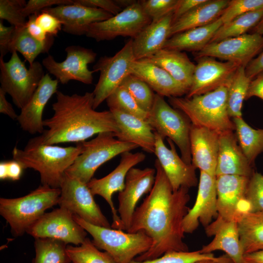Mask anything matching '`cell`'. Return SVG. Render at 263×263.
<instances>
[{
	"mask_svg": "<svg viewBox=\"0 0 263 263\" xmlns=\"http://www.w3.org/2000/svg\"><path fill=\"white\" fill-rule=\"evenodd\" d=\"M6 93L0 88V113L8 115L13 120L17 119L18 115L12 105L6 98Z\"/></svg>",
	"mask_w": 263,
	"mask_h": 263,
	"instance_id": "56",
	"label": "cell"
},
{
	"mask_svg": "<svg viewBox=\"0 0 263 263\" xmlns=\"http://www.w3.org/2000/svg\"><path fill=\"white\" fill-rule=\"evenodd\" d=\"M227 88L222 87L190 98L169 97V102L182 112L192 125L221 134L235 129L227 111Z\"/></svg>",
	"mask_w": 263,
	"mask_h": 263,
	"instance_id": "4",
	"label": "cell"
},
{
	"mask_svg": "<svg viewBox=\"0 0 263 263\" xmlns=\"http://www.w3.org/2000/svg\"><path fill=\"white\" fill-rule=\"evenodd\" d=\"M144 59L164 69L188 91L192 84L195 64L185 53L162 49L152 56Z\"/></svg>",
	"mask_w": 263,
	"mask_h": 263,
	"instance_id": "30",
	"label": "cell"
},
{
	"mask_svg": "<svg viewBox=\"0 0 263 263\" xmlns=\"http://www.w3.org/2000/svg\"><path fill=\"white\" fill-rule=\"evenodd\" d=\"M255 171L239 146L233 131L220 134L216 176L235 175L250 178Z\"/></svg>",
	"mask_w": 263,
	"mask_h": 263,
	"instance_id": "26",
	"label": "cell"
},
{
	"mask_svg": "<svg viewBox=\"0 0 263 263\" xmlns=\"http://www.w3.org/2000/svg\"><path fill=\"white\" fill-rule=\"evenodd\" d=\"M173 13L152 20L134 38H132V50L135 60L148 58L163 48L169 38Z\"/></svg>",
	"mask_w": 263,
	"mask_h": 263,
	"instance_id": "28",
	"label": "cell"
},
{
	"mask_svg": "<svg viewBox=\"0 0 263 263\" xmlns=\"http://www.w3.org/2000/svg\"><path fill=\"white\" fill-rule=\"evenodd\" d=\"M253 96L258 97L263 100V72L260 73L251 80L245 100Z\"/></svg>",
	"mask_w": 263,
	"mask_h": 263,
	"instance_id": "53",
	"label": "cell"
},
{
	"mask_svg": "<svg viewBox=\"0 0 263 263\" xmlns=\"http://www.w3.org/2000/svg\"><path fill=\"white\" fill-rule=\"evenodd\" d=\"M244 263H263V250L245 254Z\"/></svg>",
	"mask_w": 263,
	"mask_h": 263,
	"instance_id": "57",
	"label": "cell"
},
{
	"mask_svg": "<svg viewBox=\"0 0 263 263\" xmlns=\"http://www.w3.org/2000/svg\"><path fill=\"white\" fill-rule=\"evenodd\" d=\"M238 143L251 165L254 166L257 156L263 152V129H255L241 117L232 118Z\"/></svg>",
	"mask_w": 263,
	"mask_h": 263,
	"instance_id": "34",
	"label": "cell"
},
{
	"mask_svg": "<svg viewBox=\"0 0 263 263\" xmlns=\"http://www.w3.org/2000/svg\"><path fill=\"white\" fill-rule=\"evenodd\" d=\"M207 0H178L173 13V22L195 8L206 2Z\"/></svg>",
	"mask_w": 263,
	"mask_h": 263,
	"instance_id": "51",
	"label": "cell"
},
{
	"mask_svg": "<svg viewBox=\"0 0 263 263\" xmlns=\"http://www.w3.org/2000/svg\"><path fill=\"white\" fill-rule=\"evenodd\" d=\"M244 67L237 69L232 81L227 88V111L231 118L242 117L243 102L245 100L251 79L247 77Z\"/></svg>",
	"mask_w": 263,
	"mask_h": 263,
	"instance_id": "37",
	"label": "cell"
},
{
	"mask_svg": "<svg viewBox=\"0 0 263 263\" xmlns=\"http://www.w3.org/2000/svg\"><path fill=\"white\" fill-rule=\"evenodd\" d=\"M245 197L250 205V212L263 211V174L255 171L250 177Z\"/></svg>",
	"mask_w": 263,
	"mask_h": 263,
	"instance_id": "45",
	"label": "cell"
},
{
	"mask_svg": "<svg viewBox=\"0 0 263 263\" xmlns=\"http://www.w3.org/2000/svg\"><path fill=\"white\" fill-rule=\"evenodd\" d=\"M79 143L75 147H62L44 144L38 136L29 140L23 149L15 147L12 151L13 160L24 169L38 172L42 185L60 188L66 171L80 153Z\"/></svg>",
	"mask_w": 263,
	"mask_h": 263,
	"instance_id": "3",
	"label": "cell"
},
{
	"mask_svg": "<svg viewBox=\"0 0 263 263\" xmlns=\"http://www.w3.org/2000/svg\"><path fill=\"white\" fill-rule=\"evenodd\" d=\"M219 135L205 128L191 125L190 146L191 164L200 171L216 176Z\"/></svg>",
	"mask_w": 263,
	"mask_h": 263,
	"instance_id": "25",
	"label": "cell"
},
{
	"mask_svg": "<svg viewBox=\"0 0 263 263\" xmlns=\"http://www.w3.org/2000/svg\"><path fill=\"white\" fill-rule=\"evenodd\" d=\"M73 216L92 236L94 245L110 254L116 263H130L147 251L152 244L151 239L144 231L125 232L122 230L95 225L76 215Z\"/></svg>",
	"mask_w": 263,
	"mask_h": 263,
	"instance_id": "6",
	"label": "cell"
},
{
	"mask_svg": "<svg viewBox=\"0 0 263 263\" xmlns=\"http://www.w3.org/2000/svg\"><path fill=\"white\" fill-rule=\"evenodd\" d=\"M74 0H29L22 10L27 18L34 14H38L43 10L52 6L73 4Z\"/></svg>",
	"mask_w": 263,
	"mask_h": 263,
	"instance_id": "47",
	"label": "cell"
},
{
	"mask_svg": "<svg viewBox=\"0 0 263 263\" xmlns=\"http://www.w3.org/2000/svg\"><path fill=\"white\" fill-rule=\"evenodd\" d=\"M155 176L156 169L151 168L141 169L133 167L128 171L124 188L118 196L117 210L123 230L127 231L129 229L137 203L143 195L150 191Z\"/></svg>",
	"mask_w": 263,
	"mask_h": 263,
	"instance_id": "19",
	"label": "cell"
},
{
	"mask_svg": "<svg viewBox=\"0 0 263 263\" xmlns=\"http://www.w3.org/2000/svg\"><path fill=\"white\" fill-rule=\"evenodd\" d=\"M228 0H207L172 22L169 38L185 31L209 24L222 15Z\"/></svg>",
	"mask_w": 263,
	"mask_h": 263,
	"instance_id": "31",
	"label": "cell"
},
{
	"mask_svg": "<svg viewBox=\"0 0 263 263\" xmlns=\"http://www.w3.org/2000/svg\"><path fill=\"white\" fill-rule=\"evenodd\" d=\"M66 59L60 62L48 55L42 61L43 66L49 73L54 75L62 84L76 80L85 84H91L94 72L88 69L94 62L97 54L92 49L79 45H70L65 48Z\"/></svg>",
	"mask_w": 263,
	"mask_h": 263,
	"instance_id": "14",
	"label": "cell"
},
{
	"mask_svg": "<svg viewBox=\"0 0 263 263\" xmlns=\"http://www.w3.org/2000/svg\"><path fill=\"white\" fill-rule=\"evenodd\" d=\"M58 205L73 215L95 225L111 228L87 185L65 173Z\"/></svg>",
	"mask_w": 263,
	"mask_h": 263,
	"instance_id": "11",
	"label": "cell"
},
{
	"mask_svg": "<svg viewBox=\"0 0 263 263\" xmlns=\"http://www.w3.org/2000/svg\"><path fill=\"white\" fill-rule=\"evenodd\" d=\"M41 12L49 13L58 19L62 24L64 32L77 36L86 35L90 25L113 16L100 9L74 3L47 8Z\"/></svg>",
	"mask_w": 263,
	"mask_h": 263,
	"instance_id": "22",
	"label": "cell"
},
{
	"mask_svg": "<svg viewBox=\"0 0 263 263\" xmlns=\"http://www.w3.org/2000/svg\"><path fill=\"white\" fill-rule=\"evenodd\" d=\"M145 13L154 20L174 12L178 0H138Z\"/></svg>",
	"mask_w": 263,
	"mask_h": 263,
	"instance_id": "46",
	"label": "cell"
},
{
	"mask_svg": "<svg viewBox=\"0 0 263 263\" xmlns=\"http://www.w3.org/2000/svg\"><path fill=\"white\" fill-rule=\"evenodd\" d=\"M26 3L25 0H0V20H6L15 28L25 26L27 20L22 10Z\"/></svg>",
	"mask_w": 263,
	"mask_h": 263,
	"instance_id": "43",
	"label": "cell"
},
{
	"mask_svg": "<svg viewBox=\"0 0 263 263\" xmlns=\"http://www.w3.org/2000/svg\"><path fill=\"white\" fill-rule=\"evenodd\" d=\"M154 154L167 177L174 191L181 187L190 188L198 184L195 170L192 164H188L177 154L174 143L167 139L170 148L155 132Z\"/></svg>",
	"mask_w": 263,
	"mask_h": 263,
	"instance_id": "20",
	"label": "cell"
},
{
	"mask_svg": "<svg viewBox=\"0 0 263 263\" xmlns=\"http://www.w3.org/2000/svg\"><path fill=\"white\" fill-rule=\"evenodd\" d=\"M134 0H115L117 4L122 9H125L136 2Z\"/></svg>",
	"mask_w": 263,
	"mask_h": 263,
	"instance_id": "59",
	"label": "cell"
},
{
	"mask_svg": "<svg viewBox=\"0 0 263 263\" xmlns=\"http://www.w3.org/2000/svg\"><path fill=\"white\" fill-rule=\"evenodd\" d=\"M263 17V9L238 16L230 22L223 24L211 39L210 43L239 37L254 28Z\"/></svg>",
	"mask_w": 263,
	"mask_h": 263,
	"instance_id": "38",
	"label": "cell"
},
{
	"mask_svg": "<svg viewBox=\"0 0 263 263\" xmlns=\"http://www.w3.org/2000/svg\"><path fill=\"white\" fill-rule=\"evenodd\" d=\"M36 23L48 35L57 36L58 32L62 29V24L59 20L54 16L44 12L37 15Z\"/></svg>",
	"mask_w": 263,
	"mask_h": 263,
	"instance_id": "48",
	"label": "cell"
},
{
	"mask_svg": "<svg viewBox=\"0 0 263 263\" xmlns=\"http://www.w3.org/2000/svg\"><path fill=\"white\" fill-rule=\"evenodd\" d=\"M213 253H203L200 250L194 251H171L157 258L142 262L133 260L130 263H195L207 259H215Z\"/></svg>",
	"mask_w": 263,
	"mask_h": 263,
	"instance_id": "42",
	"label": "cell"
},
{
	"mask_svg": "<svg viewBox=\"0 0 263 263\" xmlns=\"http://www.w3.org/2000/svg\"><path fill=\"white\" fill-rule=\"evenodd\" d=\"M208 236L214 238L200 251L203 253H212L222 250L230 258L233 263H244V253L240 240L237 222L226 221L218 216L215 221L205 228Z\"/></svg>",
	"mask_w": 263,
	"mask_h": 263,
	"instance_id": "24",
	"label": "cell"
},
{
	"mask_svg": "<svg viewBox=\"0 0 263 263\" xmlns=\"http://www.w3.org/2000/svg\"><path fill=\"white\" fill-rule=\"evenodd\" d=\"M26 232L35 238H53L75 245L81 244L87 235V232L74 220L72 213L60 207L45 213Z\"/></svg>",
	"mask_w": 263,
	"mask_h": 263,
	"instance_id": "13",
	"label": "cell"
},
{
	"mask_svg": "<svg viewBox=\"0 0 263 263\" xmlns=\"http://www.w3.org/2000/svg\"><path fill=\"white\" fill-rule=\"evenodd\" d=\"M155 179L153 187L133 213L127 231H144L152 240L150 248L134 260H153L171 251H188L184 242L183 222L189 208V188L174 191L159 162L154 163Z\"/></svg>",
	"mask_w": 263,
	"mask_h": 263,
	"instance_id": "1",
	"label": "cell"
},
{
	"mask_svg": "<svg viewBox=\"0 0 263 263\" xmlns=\"http://www.w3.org/2000/svg\"><path fill=\"white\" fill-rule=\"evenodd\" d=\"M147 120L163 139H169L177 146L185 162L191 164L189 138L191 124L182 112L170 106L164 97L155 94Z\"/></svg>",
	"mask_w": 263,
	"mask_h": 263,
	"instance_id": "9",
	"label": "cell"
},
{
	"mask_svg": "<svg viewBox=\"0 0 263 263\" xmlns=\"http://www.w3.org/2000/svg\"><path fill=\"white\" fill-rule=\"evenodd\" d=\"M78 143L81 152L65 173L86 184L102 165L119 154L138 148L133 143L119 140L112 132H101L89 141Z\"/></svg>",
	"mask_w": 263,
	"mask_h": 263,
	"instance_id": "7",
	"label": "cell"
},
{
	"mask_svg": "<svg viewBox=\"0 0 263 263\" xmlns=\"http://www.w3.org/2000/svg\"><path fill=\"white\" fill-rule=\"evenodd\" d=\"M109 109H114L147 120L149 113L143 110L122 86L118 87L106 100Z\"/></svg>",
	"mask_w": 263,
	"mask_h": 263,
	"instance_id": "40",
	"label": "cell"
},
{
	"mask_svg": "<svg viewBox=\"0 0 263 263\" xmlns=\"http://www.w3.org/2000/svg\"><path fill=\"white\" fill-rule=\"evenodd\" d=\"M60 188L40 185L28 194L0 199V214L10 225L13 236H21L46 210L58 204Z\"/></svg>",
	"mask_w": 263,
	"mask_h": 263,
	"instance_id": "5",
	"label": "cell"
},
{
	"mask_svg": "<svg viewBox=\"0 0 263 263\" xmlns=\"http://www.w3.org/2000/svg\"><path fill=\"white\" fill-rule=\"evenodd\" d=\"M223 24L220 17L214 22L207 25L174 35L167 40L163 49L198 52L209 43Z\"/></svg>",
	"mask_w": 263,
	"mask_h": 263,
	"instance_id": "32",
	"label": "cell"
},
{
	"mask_svg": "<svg viewBox=\"0 0 263 263\" xmlns=\"http://www.w3.org/2000/svg\"><path fill=\"white\" fill-rule=\"evenodd\" d=\"M262 9L263 0H229L220 18L224 24L242 15Z\"/></svg>",
	"mask_w": 263,
	"mask_h": 263,
	"instance_id": "44",
	"label": "cell"
},
{
	"mask_svg": "<svg viewBox=\"0 0 263 263\" xmlns=\"http://www.w3.org/2000/svg\"><path fill=\"white\" fill-rule=\"evenodd\" d=\"M24 168L17 161H6V178L13 181L19 179Z\"/></svg>",
	"mask_w": 263,
	"mask_h": 263,
	"instance_id": "55",
	"label": "cell"
},
{
	"mask_svg": "<svg viewBox=\"0 0 263 263\" xmlns=\"http://www.w3.org/2000/svg\"><path fill=\"white\" fill-rule=\"evenodd\" d=\"M195 59L197 64L187 98L204 94L222 87L227 88L240 67L234 62L219 61L208 56Z\"/></svg>",
	"mask_w": 263,
	"mask_h": 263,
	"instance_id": "18",
	"label": "cell"
},
{
	"mask_svg": "<svg viewBox=\"0 0 263 263\" xmlns=\"http://www.w3.org/2000/svg\"><path fill=\"white\" fill-rule=\"evenodd\" d=\"M0 88L20 109L28 102L45 75L42 64L36 61L27 68L16 51L7 62L0 57Z\"/></svg>",
	"mask_w": 263,
	"mask_h": 263,
	"instance_id": "8",
	"label": "cell"
},
{
	"mask_svg": "<svg viewBox=\"0 0 263 263\" xmlns=\"http://www.w3.org/2000/svg\"><path fill=\"white\" fill-rule=\"evenodd\" d=\"M195 263H233L230 258L226 254L218 257L215 259L201 260Z\"/></svg>",
	"mask_w": 263,
	"mask_h": 263,
	"instance_id": "58",
	"label": "cell"
},
{
	"mask_svg": "<svg viewBox=\"0 0 263 263\" xmlns=\"http://www.w3.org/2000/svg\"><path fill=\"white\" fill-rule=\"evenodd\" d=\"M15 27L6 26L2 20L0 21V56L3 57L9 52V49L11 42Z\"/></svg>",
	"mask_w": 263,
	"mask_h": 263,
	"instance_id": "52",
	"label": "cell"
},
{
	"mask_svg": "<svg viewBox=\"0 0 263 263\" xmlns=\"http://www.w3.org/2000/svg\"><path fill=\"white\" fill-rule=\"evenodd\" d=\"M73 3L102 9L114 16L123 9L113 0H74Z\"/></svg>",
	"mask_w": 263,
	"mask_h": 263,
	"instance_id": "49",
	"label": "cell"
},
{
	"mask_svg": "<svg viewBox=\"0 0 263 263\" xmlns=\"http://www.w3.org/2000/svg\"><path fill=\"white\" fill-rule=\"evenodd\" d=\"M254 33L263 36V17L253 28Z\"/></svg>",
	"mask_w": 263,
	"mask_h": 263,
	"instance_id": "61",
	"label": "cell"
},
{
	"mask_svg": "<svg viewBox=\"0 0 263 263\" xmlns=\"http://www.w3.org/2000/svg\"><path fill=\"white\" fill-rule=\"evenodd\" d=\"M37 15L34 14L28 17L25 27L28 33L33 38L39 41L45 42L48 41L53 36L48 35L36 23V18Z\"/></svg>",
	"mask_w": 263,
	"mask_h": 263,
	"instance_id": "50",
	"label": "cell"
},
{
	"mask_svg": "<svg viewBox=\"0 0 263 263\" xmlns=\"http://www.w3.org/2000/svg\"><path fill=\"white\" fill-rule=\"evenodd\" d=\"M121 156L119 164L112 172L101 178H93L87 185L94 196H101L109 204L113 214L111 228L123 230L120 218L113 201V195L115 192H119L124 189L128 171L143 162L146 155L141 152L132 153L128 151Z\"/></svg>",
	"mask_w": 263,
	"mask_h": 263,
	"instance_id": "17",
	"label": "cell"
},
{
	"mask_svg": "<svg viewBox=\"0 0 263 263\" xmlns=\"http://www.w3.org/2000/svg\"><path fill=\"white\" fill-rule=\"evenodd\" d=\"M237 225L244 254L263 250V211L244 214Z\"/></svg>",
	"mask_w": 263,
	"mask_h": 263,
	"instance_id": "33",
	"label": "cell"
},
{
	"mask_svg": "<svg viewBox=\"0 0 263 263\" xmlns=\"http://www.w3.org/2000/svg\"><path fill=\"white\" fill-rule=\"evenodd\" d=\"M120 86L128 91L143 110L148 113L150 111L155 94L145 81L132 74H130Z\"/></svg>",
	"mask_w": 263,
	"mask_h": 263,
	"instance_id": "41",
	"label": "cell"
},
{
	"mask_svg": "<svg viewBox=\"0 0 263 263\" xmlns=\"http://www.w3.org/2000/svg\"><path fill=\"white\" fill-rule=\"evenodd\" d=\"M132 74L145 81L156 94L163 97H181L188 90L166 70L144 59L134 60L131 67Z\"/></svg>",
	"mask_w": 263,
	"mask_h": 263,
	"instance_id": "29",
	"label": "cell"
},
{
	"mask_svg": "<svg viewBox=\"0 0 263 263\" xmlns=\"http://www.w3.org/2000/svg\"><path fill=\"white\" fill-rule=\"evenodd\" d=\"M54 41L53 37L47 42L39 41L28 33L25 26L15 27L9 51L11 53L14 51L20 53L31 65L39 54L48 52Z\"/></svg>",
	"mask_w": 263,
	"mask_h": 263,
	"instance_id": "35",
	"label": "cell"
},
{
	"mask_svg": "<svg viewBox=\"0 0 263 263\" xmlns=\"http://www.w3.org/2000/svg\"><path fill=\"white\" fill-rule=\"evenodd\" d=\"M56 94V100L52 104L54 114L43 120L44 126L48 129L38 136L42 143H78L101 132H118L110 110L99 112L93 108V92L68 95L57 91Z\"/></svg>",
	"mask_w": 263,
	"mask_h": 263,
	"instance_id": "2",
	"label": "cell"
},
{
	"mask_svg": "<svg viewBox=\"0 0 263 263\" xmlns=\"http://www.w3.org/2000/svg\"><path fill=\"white\" fill-rule=\"evenodd\" d=\"M151 21L137 0L109 19L90 25L85 35L97 41L110 40L119 36L134 38Z\"/></svg>",
	"mask_w": 263,
	"mask_h": 263,
	"instance_id": "12",
	"label": "cell"
},
{
	"mask_svg": "<svg viewBox=\"0 0 263 263\" xmlns=\"http://www.w3.org/2000/svg\"><path fill=\"white\" fill-rule=\"evenodd\" d=\"M58 81L45 74L39 85L27 104L21 109L17 119L25 132L30 134L42 133L44 131L43 112L52 96L56 94Z\"/></svg>",
	"mask_w": 263,
	"mask_h": 263,
	"instance_id": "23",
	"label": "cell"
},
{
	"mask_svg": "<svg viewBox=\"0 0 263 263\" xmlns=\"http://www.w3.org/2000/svg\"><path fill=\"white\" fill-rule=\"evenodd\" d=\"M0 179L3 180L6 178V161H2L0 163Z\"/></svg>",
	"mask_w": 263,
	"mask_h": 263,
	"instance_id": "60",
	"label": "cell"
},
{
	"mask_svg": "<svg viewBox=\"0 0 263 263\" xmlns=\"http://www.w3.org/2000/svg\"><path fill=\"white\" fill-rule=\"evenodd\" d=\"M66 251L73 263H116L110 254L100 251L87 237L79 245H67Z\"/></svg>",
	"mask_w": 263,
	"mask_h": 263,
	"instance_id": "39",
	"label": "cell"
},
{
	"mask_svg": "<svg viewBox=\"0 0 263 263\" xmlns=\"http://www.w3.org/2000/svg\"><path fill=\"white\" fill-rule=\"evenodd\" d=\"M245 72L246 76L251 80L263 72V51L247 65Z\"/></svg>",
	"mask_w": 263,
	"mask_h": 263,
	"instance_id": "54",
	"label": "cell"
},
{
	"mask_svg": "<svg viewBox=\"0 0 263 263\" xmlns=\"http://www.w3.org/2000/svg\"><path fill=\"white\" fill-rule=\"evenodd\" d=\"M249 178L235 175L216 176L218 216L237 222L244 214L250 212V205L245 197Z\"/></svg>",
	"mask_w": 263,
	"mask_h": 263,
	"instance_id": "16",
	"label": "cell"
},
{
	"mask_svg": "<svg viewBox=\"0 0 263 263\" xmlns=\"http://www.w3.org/2000/svg\"><path fill=\"white\" fill-rule=\"evenodd\" d=\"M135 60L132 50V38L112 56L101 57L93 67L100 72L99 78L94 91L93 108L96 109L131 74V67Z\"/></svg>",
	"mask_w": 263,
	"mask_h": 263,
	"instance_id": "10",
	"label": "cell"
},
{
	"mask_svg": "<svg viewBox=\"0 0 263 263\" xmlns=\"http://www.w3.org/2000/svg\"><path fill=\"white\" fill-rule=\"evenodd\" d=\"M263 49V36L253 33L210 43L194 54L235 63L245 68Z\"/></svg>",
	"mask_w": 263,
	"mask_h": 263,
	"instance_id": "15",
	"label": "cell"
},
{
	"mask_svg": "<svg viewBox=\"0 0 263 263\" xmlns=\"http://www.w3.org/2000/svg\"><path fill=\"white\" fill-rule=\"evenodd\" d=\"M109 110L118 127L119 132L115 134L118 139L135 144L148 153H154V131L147 120L119 110Z\"/></svg>",
	"mask_w": 263,
	"mask_h": 263,
	"instance_id": "27",
	"label": "cell"
},
{
	"mask_svg": "<svg viewBox=\"0 0 263 263\" xmlns=\"http://www.w3.org/2000/svg\"><path fill=\"white\" fill-rule=\"evenodd\" d=\"M67 244L50 238H35L36 255L32 263H71L67 251Z\"/></svg>",
	"mask_w": 263,
	"mask_h": 263,
	"instance_id": "36",
	"label": "cell"
},
{
	"mask_svg": "<svg viewBox=\"0 0 263 263\" xmlns=\"http://www.w3.org/2000/svg\"><path fill=\"white\" fill-rule=\"evenodd\" d=\"M216 176L200 171L195 202L183 222L185 233H192L201 224L205 228L218 216L217 208Z\"/></svg>",
	"mask_w": 263,
	"mask_h": 263,
	"instance_id": "21",
	"label": "cell"
}]
</instances>
